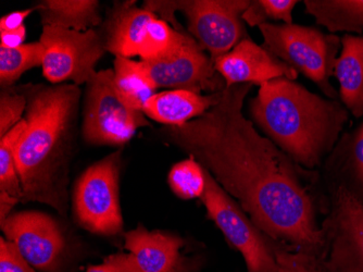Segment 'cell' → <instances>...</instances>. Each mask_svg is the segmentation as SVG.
Wrapping results in <instances>:
<instances>
[{
	"instance_id": "1",
	"label": "cell",
	"mask_w": 363,
	"mask_h": 272,
	"mask_svg": "<svg viewBox=\"0 0 363 272\" xmlns=\"http://www.w3.org/2000/svg\"><path fill=\"white\" fill-rule=\"evenodd\" d=\"M252 87H225L219 102L203 116L159 133L207 169L261 232L317 251L323 245L324 231L317 228L311 197L291 159L242 114Z\"/></svg>"
},
{
	"instance_id": "2",
	"label": "cell",
	"mask_w": 363,
	"mask_h": 272,
	"mask_svg": "<svg viewBox=\"0 0 363 272\" xmlns=\"http://www.w3.org/2000/svg\"><path fill=\"white\" fill-rule=\"evenodd\" d=\"M19 89L28 100L26 129L16 151L22 202H42L63 216L68 210L81 89L65 83L28 84Z\"/></svg>"
},
{
	"instance_id": "3",
	"label": "cell",
	"mask_w": 363,
	"mask_h": 272,
	"mask_svg": "<svg viewBox=\"0 0 363 272\" xmlns=\"http://www.w3.org/2000/svg\"><path fill=\"white\" fill-rule=\"evenodd\" d=\"M250 107L261 130L308 168L319 165L348 119L337 100L324 99L286 77L261 84Z\"/></svg>"
},
{
	"instance_id": "4",
	"label": "cell",
	"mask_w": 363,
	"mask_h": 272,
	"mask_svg": "<svg viewBox=\"0 0 363 272\" xmlns=\"http://www.w3.org/2000/svg\"><path fill=\"white\" fill-rule=\"evenodd\" d=\"M259 28L267 50L315 82L324 94L335 99L337 94L330 77L334 75L336 55L342 43L340 38L297 24L279 26L267 22Z\"/></svg>"
},
{
	"instance_id": "5",
	"label": "cell",
	"mask_w": 363,
	"mask_h": 272,
	"mask_svg": "<svg viewBox=\"0 0 363 272\" xmlns=\"http://www.w3.org/2000/svg\"><path fill=\"white\" fill-rule=\"evenodd\" d=\"M106 50L116 57L140 60L161 58L170 52L179 32L135 1L116 3L101 28Z\"/></svg>"
},
{
	"instance_id": "6",
	"label": "cell",
	"mask_w": 363,
	"mask_h": 272,
	"mask_svg": "<svg viewBox=\"0 0 363 272\" xmlns=\"http://www.w3.org/2000/svg\"><path fill=\"white\" fill-rule=\"evenodd\" d=\"M121 151L94 163L77 180L73 214L77 224L98 235L114 236L123 230L119 197Z\"/></svg>"
},
{
	"instance_id": "7",
	"label": "cell",
	"mask_w": 363,
	"mask_h": 272,
	"mask_svg": "<svg viewBox=\"0 0 363 272\" xmlns=\"http://www.w3.org/2000/svg\"><path fill=\"white\" fill-rule=\"evenodd\" d=\"M82 134L89 144L121 146L143 126H150L144 112L128 107L114 87V71H99L86 84Z\"/></svg>"
},
{
	"instance_id": "8",
	"label": "cell",
	"mask_w": 363,
	"mask_h": 272,
	"mask_svg": "<svg viewBox=\"0 0 363 272\" xmlns=\"http://www.w3.org/2000/svg\"><path fill=\"white\" fill-rule=\"evenodd\" d=\"M40 42L44 48L43 75L54 84L89 83L97 75L96 65L107 52L103 34L96 28L77 32L43 26Z\"/></svg>"
},
{
	"instance_id": "9",
	"label": "cell",
	"mask_w": 363,
	"mask_h": 272,
	"mask_svg": "<svg viewBox=\"0 0 363 272\" xmlns=\"http://www.w3.org/2000/svg\"><path fill=\"white\" fill-rule=\"evenodd\" d=\"M136 65L155 89L172 87L197 94H214L226 87L211 58L206 56L186 31L179 32L177 43L168 54L154 60L136 61Z\"/></svg>"
},
{
	"instance_id": "10",
	"label": "cell",
	"mask_w": 363,
	"mask_h": 272,
	"mask_svg": "<svg viewBox=\"0 0 363 272\" xmlns=\"http://www.w3.org/2000/svg\"><path fill=\"white\" fill-rule=\"evenodd\" d=\"M175 11L185 14L189 32L203 50L209 52L212 62L230 52L245 40L242 14L248 0H173Z\"/></svg>"
},
{
	"instance_id": "11",
	"label": "cell",
	"mask_w": 363,
	"mask_h": 272,
	"mask_svg": "<svg viewBox=\"0 0 363 272\" xmlns=\"http://www.w3.org/2000/svg\"><path fill=\"white\" fill-rule=\"evenodd\" d=\"M205 170L207 186L201 200L209 219L217 224L230 244L242 254L248 272H277V259L261 231Z\"/></svg>"
},
{
	"instance_id": "12",
	"label": "cell",
	"mask_w": 363,
	"mask_h": 272,
	"mask_svg": "<svg viewBox=\"0 0 363 272\" xmlns=\"http://www.w3.org/2000/svg\"><path fill=\"white\" fill-rule=\"evenodd\" d=\"M1 230L33 268L42 272L65 270L69 257L68 240L52 216L35 210L14 212L1 224Z\"/></svg>"
},
{
	"instance_id": "13",
	"label": "cell",
	"mask_w": 363,
	"mask_h": 272,
	"mask_svg": "<svg viewBox=\"0 0 363 272\" xmlns=\"http://www.w3.org/2000/svg\"><path fill=\"white\" fill-rule=\"evenodd\" d=\"M330 230L328 272H363V202L344 186L336 191Z\"/></svg>"
},
{
	"instance_id": "14",
	"label": "cell",
	"mask_w": 363,
	"mask_h": 272,
	"mask_svg": "<svg viewBox=\"0 0 363 272\" xmlns=\"http://www.w3.org/2000/svg\"><path fill=\"white\" fill-rule=\"evenodd\" d=\"M214 67L223 77L226 87L235 84H261L279 79H297L298 73L263 46L246 38L230 52L214 61Z\"/></svg>"
},
{
	"instance_id": "15",
	"label": "cell",
	"mask_w": 363,
	"mask_h": 272,
	"mask_svg": "<svg viewBox=\"0 0 363 272\" xmlns=\"http://www.w3.org/2000/svg\"><path fill=\"white\" fill-rule=\"evenodd\" d=\"M182 245L179 237L143 226L124 234V246L140 272H179Z\"/></svg>"
},
{
	"instance_id": "16",
	"label": "cell",
	"mask_w": 363,
	"mask_h": 272,
	"mask_svg": "<svg viewBox=\"0 0 363 272\" xmlns=\"http://www.w3.org/2000/svg\"><path fill=\"white\" fill-rule=\"evenodd\" d=\"M221 94L222 91L201 95L185 89L160 92L147 100L143 112L164 126H184L213 107Z\"/></svg>"
},
{
	"instance_id": "17",
	"label": "cell",
	"mask_w": 363,
	"mask_h": 272,
	"mask_svg": "<svg viewBox=\"0 0 363 272\" xmlns=\"http://www.w3.org/2000/svg\"><path fill=\"white\" fill-rule=\"evenodd\" d=\"M342 54L334 65L342 103L357 118L363 116V38L345 36Z\"/></svg>"
},
{
	"instance_id": "18",
	"label": "cell",
	"mask_w": 363,
	"mask_h": 272,
	"mask_svg": "<svg viewBox=\"0 0 363 272\" xmlns=\"http://www.w3.org/2000/svg\"><path fill=\"white\" fill-rule=\"evenodd\" d=\"M34 9L43 26L86 32L103 23L97 0H44Z\"/></svg>"
},
{
	"instance_id": "19",
	"label": "cell",
	"mask_w": 363,
	"mask_h": 272,
	"mask_svg": "<svg viewBox=\"0 0 363 272\" xmlns=\"http://www.w3.org/2000/svg\"><path fill=\"white\" fill-rule=\"evenodd\" d=\"M305 6L331 32H363V0H306Z\"/></svg>"
},
{
	"instance_id": "20",
	"label": "cell",
	"mask_w": 363,
	"mask_h": 272,
	"mask_svg": "<svg viewBox=\"0 0 363 272\" xmlns=\"http://www.w3.org/2000/svg\"><path fill=\"white\" fill-rule=\"evenodd\" d=\"M113 71L114 87L120 99L128 107L143 111L147 100L156 94V89L140 72L136 61L116 57Z\"/></svg>"
},
{
	"instance_id": "21",
	"label": "cell",
	"mask_w": 363,
	"mask_h": 272,
	"mask_svg": "<svg viewBox=\"0 0 363 272\" xmlns=\"http://www.w3.org/2000/svg\"><path fill=\"white\" fill-rule=\"evenodd\" d=\"M44 48L40 42L23 44L14 48L0 47V84L3 89L14 85L21 75L43 63Z\"/></svg>"
},
{
	"instance_id": "22",
	"label": "cell",
	"mask_w": 363,
	"mask_h": 272,
	"mask_svg": "<svg viewBox=\"0 0 363 272\" xmlns=\"http://www.w3.org/2000/svg\"><path fill=\"white\" fill-rule=\"evenodd\" d=\"M26 129V119H22L4 138H0V192L23 200L21 182L16 170V151Z\"/></svg>"
},
{
	"instance_id": "23",
	"label": "cell",
	"mask_w": 363,
	"mask_h": 272,
	"mask_svg": "<svg viewBox=\"0 0 363 272\" xmlns=\"http://www.w3.org/2000/svg\"><path fill=\"white\" fill-rule=\"evenodd\" d=\"M171 191L182 200L201 198L206 191V170L193 156L177 163L168 177Z\"/></svg>"
},
{
	"instance_id": "24",
	"label": "cell",
	"mask_w": 363,
	"mask_h": 272,
	"mask_svg": "<svg viewBox=\"0 0 363 272\" xmlns=\"http://www.w3.org/2000/svg\"><path fill=\"white\" fill-rule=\"evenodd\" d=\"M298 1L295 0H257L250 1L248 9L242 14V20L252 26L267 23L268 20H281L285 24H293L294 7Z\"/></svg>"
},
{
	"instance_id": "25",
	"label": "cell",
	"mask_w": 363,
	"mask_h": 272,
	"mask_svg": "<svg viewBox=\"0 0 363 272\" xmlns=\"http://www.w3.org/2000/svg\"><path fill=\"white\" fill-rule=\"evenodd\" d=\"M28 100L19 87L3 89L0 94V138L21 121Z\"/></svg>"
},
{
	"instance_id": "26",
	"label": "cell",
	"mask_w": 363,
	"mask_h": 272,
	"mask_svg": "<svg viewBox=\"0 0 363 272\" xmlns=\"http://www.w3.org/2000/svg\"><path fill=\"white\" fill-rule=\"evenodd\" d=\"M0 272H35L13 243L0 239Z\"/></svg>"
},
{
	"instance_id": "27",
	"label": "cell",
	"mask_w": 363,
	"mask_h": 272,
	"mask_svg": "<svg viewBox=\"0 0 363 272\" xmlns=\"http://www.w3.org/2000/svg\"><path fill=\"white\" fill-rule=\"evenodd\" d=\"M277 272H317L311 259L305 254H291L286 251H277L275 254Z\"/></svg>"
},
{
	"instance_id": "28",
	"label": "cell",
	"mask_w": 363,
	"mask_h": 272,
	"mask_svg": "<svg viewBox=\"0 0 363 272\" xmlns=\"http://www.w3.org/2000/svg\"><path fill=\"white\" fill-rule=\"evenodd\" d=\"M86 272H140L132 254L110 255L105 263L89 268Z\"/></svg>"
},
{
	"instance_id": "29",
	"label": "cell",
	"mask_w": 363,
	"mask_h": 272,
	"mask_svg": "<svg viewBox=\"0 0 363 272\" xmlns=\"http://www.w3.org/2000/svg\"><path fill=\"white\" fill-rule=\"evenodd\" d=\"M352 165L359 182L363 186V124L354 135L352 149Z\"/></svg>"
},
{
	"instance_id": "30",
	"label": "cell",
	"mask_w": 363,
	"mask_h": 272,
	"mask_svg": "<svg viewBox=\"0 0 363 272\" xmlns=\"http://www.w3.org/2000/svg\"><path fill=\"white\" fill-rule=\"evenodd\" d=\"M26 26L14 30L0 31V47L14 48L23 45L26 40Z\"/></svg>"
},
{
	"instance_id": "31",
	"label": "cell",
	"mask_w": 363,
	"mask_h": 272,
	"mask_svg": "<svg viewBox=\"0 0 363 272\" xmlns=\"http://www.w3.org/2000/svg\"><path fill=\"white\" fill-rule=\"evenodd\" d=\"M35 9L22 10L6 14L0 20V31L14 30L24 26L26 18Z\"/></svg>"
},
{
	"instance_id": "32",
	"label": "cell",
	"mask_w": 363,
	"mask_h": 272,
	"mask_svg": "<svg viewBox=\"0 0 363 272\" xmlns=\"http://www.w3.org/2000/svg\"><path fill=\"white\" fill-rule=\"evenodd\" d=\"M18 202H20L19 200L12 197L5 192H0V226L11 214L12 210Z\"/></svg>"
}]
</instances>
